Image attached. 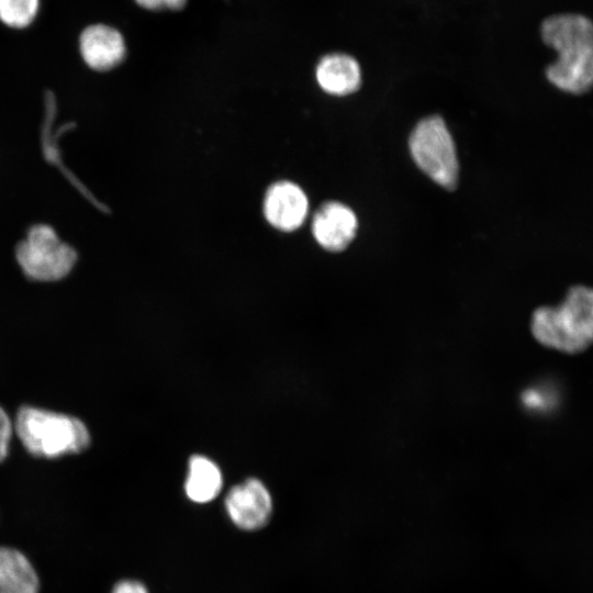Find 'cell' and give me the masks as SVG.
Returning <instances> with one entry per match:
<instances>
[{"mask_svg":"<svg viewBox=\"0 0 593 593\" xmlns=\"http://www.w3.org/2000/svg\"><path fill=\"white\" fill-rule=\"evenodd\" d=\"M41 0H0V22L12 30H24L34 23Z\"/></svg>","mask_w":593,"mask_h":593,"instance_id":"cell-13","label":"cell"},{"mask_svg":"<svg viewBox=\"0 0 593 593\" xmlns=\"http://www.w3.org/2000/svg\"><path fill=\"white\" fill-rule=\"evenodd\" d=\"M231 522L243 530L262 528L272 514V497L262 481L248 478L232 486L224 500Z\"/></svg>","mask_w":593,"mask_h":593,"instance_id":"cell-6","label":"cell"},{"mask_svg":"<svg viewBox=\"0 0 593 593\" xmlns=\"http://www.w3.org/2000/svg\"><path fill=\"white\" fill-rule=\"evenodd\" d=\"M540 34L558 53L546 69L548 81L567 93L589 92L593 88V22L582 14H553L542 21Z\"/></svg>","mask_w":593,"mask_h":593,"instance_id":"cell-1","label":"cell"},{"mask_svg":"<svg viewBox=\"0 0 593 593\" xmlns=\"http://www.w3.org/2000/svg\"><path fill=\"white\" fill-rule=\"evenodd\" d=\"M358 221L354 211L336 201L326 202L315 212L312 234L316 243L329 251L344 250L354 239Z\"/></svg>","mask_w":593,"mask_h":593,"instance_id":"cell-9","label":"cell"},{"mask_svg":"<svg viewBox=\"0 0 593 593\" xmlns=\"http://www.w3.org/2000/svg\"><path fill=\"white\" fill-rule=\"evenodd\" d=\"M16 259L24 273L37 281H56L66 277L77 261L76 250L61 242L46 224L29 230L26 239L16 246Z\"/></svg>","mask_w":593,"mask_h":593,"instance_id":"cell-5","label":"cell"},{"mask_svg":"<svg viewBox=\"0 0 593 593\" xmlns=\"http://www.w3.org/2000/svg\"><path fill=\"white\" fill-rule=\"evenodd\" d=\"M111 593H148L145 585L135 580H122L118 582Z\"/></svg>","mask_w":593,"mask_h":593,"instance_id":"cell-16","label":"cell"},{"mask_svg":"<svg viewBox=\"0 0 593 593\" xmlns=\"http://www.w3.org/2000/svg\"><path fill=\"white\" fill-rule=\"evenodd\" d=\"M222 486V471L215 461L199 454L189 458L184 492L190 501L209 503L220 494Z\"/></svg>","mask_w":593,"mask_h":593,"instance_id":"cell-11","label":"cell"},{"mask_svg":"<svg viewBox=\"0 0 593 593\" xmlns=\"http://www.w3.org/2000/svg\"><path fill=\"white\" fill-rule=\"evenodd\" d=\"M136 5L146 11L163 10V0H133Z\"/></svg>","mask_w":593,"mask_h":593,"instance_id":"cell-17","label":"cell"},{"mask_svg":"<svg viewBox=\"0 0 593 593\" xmlns=\"http://www.w3.org/2000/svg\"><path fill=\"white\" fill-rule=\"evenodd\" d=\"M317 85L333 96H346L357 91L361 83L358 61L350 55L331 53L323 56L315 68Z\"/></svg>","mask_w":593,"mask_h":593,"instance_id":"cell-10","label":"cell"},{"mask_svg":"<svg viewBox=\"0 0 593 593\" xmlns=\"http://www.w3.org/2000/svg\"><path fill=\"white\" fill-rule=\"evenodd\" d=\"M262 209L265 219L272 227L289 233L304 223L309 200L300 186L282 180L268 188Z\"/></svg>","mask_w":593,"mask_h":593,"instance_id":"cell-8","label":"cell"},{"mask_svg":"<svg viewBox=\"0 0 593 593\" xmlns=\"http://www.w3.org/2000/svg\"><path fill=\"white\" fill-rule=\"evenodd\" d=\"M530 331L542 346L579 354L593 345V288L571 287L557 306H540L533 313Z\"/></svg>","mask_w":593,"mask_h":593,"instance_id":"cell-2","label":"cell"},{"mask_svg":"<svg viewBox=\"0 0 593 593\" xmlns=\"http://www.w3.org/2000/svg\"><path fill=\"white\" fill-rule=\"evenodd\" d=\"M37 574L20 551L0 547V593H38Z\"/></svg>","mask_w":593,"mask_h":593,"instance_id":"cell-12","label":"cell"},{"mask_svg":"<svg viewBox=\"0 0 593 593\" xmlns=\"http://www.w3.org/2000/svg\"><path fill=\"white\" fill-rule=\"evenodd\" d=\"M558 395L553 388L537 385L528 388L522 394V402L527 410L535 412H548L556 407Z\"/></svg>","mask_w":593,"mask_h":593,"instance_id":"cell-14","label":"cell"},{"mask_svg":"<svg viewBox=\"0 0 593 593\" xmlns=\"http://www.w3.org/2000/svg\"><path fill=\"white\" fill-rule=\"evenodd\" d=\"M79 53L85 64L94 71H109L120 66L127 53L124 35L107 23H92L82 29Z\"/></svg>","mask_w":593,"mask_h":593,"instance_id":"cell-7","label":"cell"},{"mask_svg":"<svg viewBox=\"0 0 593 593\" xmlns=\"http://www.w3.org/2000/svg\"><path fill=\"white\" fill-rule=\"evenodd\" d=\"M15 430L23 446L38 457L78 454L90 444L89 430L79 418L33 406L19 410Z\"/></svg>","mask_w":593,"mask_h":593,"instance_id":"cell-3","label":"cell"},{"mask_svg":"<svg viewBox=\"0 0 593 593\" xmlns=\"http://www.w3.org/2000/svg\"><path fill=\"white\" fill-rule=\"evenodd\" d=\"M409 147L418 168L433 181L452 190L458 181V158L454 139L438 115L423 119L413 130Z\"/></svg>","mask_w":593,"mask_h":593,"instance_id":"cell-4","label":"cell"},{"mask_svg":"<svg viewBox=\"0 0 593 593\" xmlns=\"http://www.w3.org/2000/svg\"><path fill=\"white\" fill-rule=\"evenodd\" d=\"M187 3L188 0H163L164 9L170 11H180L187 5Z\"/></svg>","mask_w":593,"mask_h":593,"instance_id":"cell-18","label":"cell"},{"mask_svg":"<svg viewBox=\"0 0 593 593\" xmlns=\"http://www.w3.org/2000/svg\"><path fill=\"white\" fill-rule=\"evenodd\" d=\"M12 435V423L0 406V462L3 461L8 455L9 444Z\"/></svg>","mask_w":593,"mask_h":593,"instance_id":"cell-15","label":"cell"}]
</instances>
